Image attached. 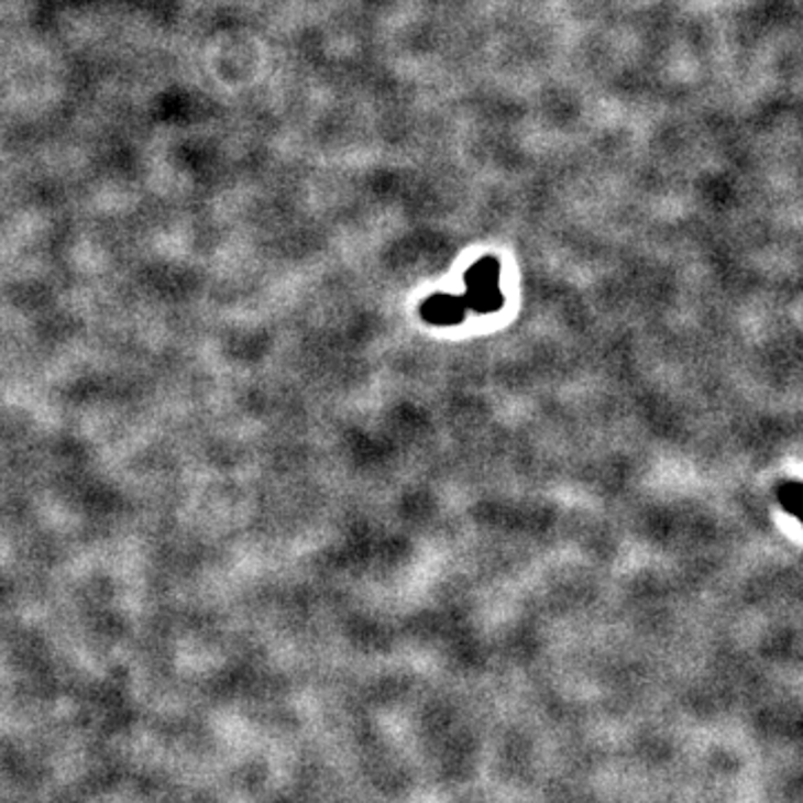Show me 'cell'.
I'll return each instance as SVG.
<instances>
[{
  "instance_id": "cell-1",
  "label": "cell",
  "mask_w": 803,
  "mask_h": 803,
  "mask_svg": "<svg viewBox=\"0 0 803 803\" xmlns=\"http://www.w3.org/2000/svg\"><path fill=\"white\" fill-rule=\"evenodd\" d=\"M466 282H469V297L466 299L475 310L487 312V310H494V308L503 306V295L496 288L498 264L494 260L477 262L469 271Z\"/></svg>"
},
{
  "instance_id": "cell-2",
  "label": "cell",
  "mask_w": 803,
  "mask_h": 803,
  "mask_svg": "<svg viewBox=\"0 0 803 803\" xmlns=\"http://www.w3.org/2000/svg\"><path fill=\"white\" fill-rule=\"evenodd\" d=\"M464 315L462 299L455 297H433L425 304V317L433 324H458Z\"/></svg>"
}]
</instances>
